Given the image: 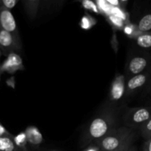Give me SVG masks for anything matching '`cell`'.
Listing matches in <instances>:
<instances>
[{
	"label": "cell",
	"mask_w": 151,
	"mask_h": 151,
	"mask_svg": "<svg viewBox=\"0 0 151 151\" xmlns=\"http://www.w3.org/2000/svg\"><path fill=\"white\" fill-rule=\"evenodd\" d=\"M82 4L83 7L86 9L87 10H91V11L94 12L95 13H100L99 11V9L97 7V4H96L94 1H88V0H85V1H83L81 2Z\"/></svg>",
	"instance_id": "cell-18"
},
{
	"label": "cell",
	"mask_w": 151,
	"mask_h": 151,
	"mask_svg": "<svg viewBox=\"0 0 151 151\" xmlns=\"http://www.w3.org/2000/svg\"><path fill=\"white\" fill-rule=\"evenodd\" d=\"M149 138H151V134H150V135H149V136H148V137H147V139H149Z\"/></svg>",
	"instance_id": "cell-29"
},
{
	"label": "cell",
	"mask_w": 151,
	"mask_h": 151,
	"mask_svg": "<svg viewBox=\"0 0 151 151\" xmlns=\"http://www.w3.org/2000/svg\"><path fill=\"white\" fill-rule=\"evenodd\" d=\"M128 151H137V147H136V146L132 145L131 147H130L129 150H128Z\"/></svg>",
	"instance_id": "cell-28"
},
{
	"label": "cell",
	"mask_w": 151,
	"mask_h": 151,
	"mask_svg": "<svg viewBox=\"0 0 151 151\" xmlns=\"http://www.w3.org/2000/svg\"><path fill=\"white\" fill-rule=\"evenodd\" d=\"M18 44L10 33L0 28V51L4 55L7 56L10 53H16L19 51Z\"/></svg>",
	"instance_id": "cell-8"
},
{
	"label": "cell",
	"mask_w": 151,
	"mask_h": 151,
	"mask_svg": "<svg viewBox=\"0 0 151 151\" xmlns=\"http://www.w3.org/2000/svg\"><path fill=\"white\" fill-rule=\"evenodd\" d=\"M100 151H102V150H100Z\"/></svg>",
	"instance_id": "cell-33"
},
{
	"label": "cell",
	"mask_w": 151,
	"mask_h": 151,
	"mask_svg": "<svg viewBox=\"0 0 151 151\" xmlns=\"http://www.w3.org/2000/svg\"><path fill=\"white\" fill-rule=\"evenodd\" d=\"M13 134H10L5 128L2 125V124L0 122V137H9V136H12Z\"/></svg>",
	"instance_id": "cell-23"
},
{
	"label": "cell",
	"mask_w": 151,
	"mask_h": 151,
	"mask_svg": "<svg viewBox=\"0 0 151 151\" xmlns=\"http://www.w3.org/2000/svg\"><path fill=\"white\" fill-rule=\"evenodd\" d=\"M48 151H59V150H50Z\"/></svg>",
	"instance_id": "cell-30"
},
{
	"label": "cell",
	"mask_w": 151,
	"mask_h": 151,
	"mask_svg": "<svg viewBox=\"0 0 151 151\" xmlns=\"http://www.w3.org/2000/svg\"><path fill=\"white\" fill-rule=\"evenodd\" d=\"M100 147L96 144H91L87 147L83 151H100Z\"/></svg>",
	"instance_id": "cell-25"
},
{
	"label": "cell",
	"mask_w": 151,
	"mask_h": 151,
	"mask_svg": "<svg viewBox=\"0 0 151 151\" xmlns=\"http://www.w3.org/2000/svg\"><path fill=\"white\" fill-rule=\"evenodd\" d=\"M97 4V7L99 9V11L100 12H104V13H109V14L111 13V7L109 4V3L106 1H97L96 2Z\"/></svg>",
	"instance_id": "cell-19"
},
{
	"label": "cell",
	"mask_w": 151,
	"mask_h": 151,
	"mask_svg": "<svg viewBox=\"0 0 151 151\" xmlns=\"http://www.w3.org/2000/svg\"><path fill=\"white\" fill-rule=\"evenodd\" d=\"M136 137H137V135L131 137V138L129 139H128V141L123 145H122L120 147H119V148L116 149V150L114 151H128L129 150L130 147H131V146L133 145V144H134V141H135L136 139Z\"/></svg>",
	"instance_id": "cell-22"
},
{
	"label": "cell",
	"mask_w": 151,
	"mask_h": 151,
	"mask_svg": "<svg viewBox=\"0 0 151 151\" xmlns=\"http://www.w3.org/2000/svg\"><path fill=\"white\" fill-rule=\"evenodd\" d=\"M28 145L33 148L38 147L42 144L44 139L39 130L35 126H29L25 130Z\"/></svg>",
	"instance_id": "cell-10"
},
{
	"label": "cell",
	"mask_w": 151,
	"mask_h": 151,
	"mask_svg": "<svg viewBox=\"0 0 151 151\" xmlns=\"http://www.w3.org/2000/svg\"><path fill=\"white\" fill-rule=\"evenodd\" d=\"M13 140L16 145L21 151H28L27 139L24 131H22L16 136H14Z\"/></svg>",
	"instance_id": "cell-15"
},
{
	"label": "cell",
	"mask_w": 151,
	"mask_h": 151,
	"mask_svg": "<svg viewBox=\"0 0 151 151\" xmlns=\"http://www.w3.org/2000/svg\"><path fill=\"white\" fill-rule=\"evenodd\" d=\"M151 94V78L149 81V82L147 83V84L146 85V86L144 88V94Z\"/></svg>",
	"instance_id": "cell-26"
},
{
	"label": "cell",
	"mask_w": 151,
	"mask_h": 151,
	"mask_svg": "<svg viewBox=\"0 0 151 151\" xmlns=\"http://www.w3.org/2000/svg\"><path fill=\"white\" fill-rule=\"evenodd\" d=\"M139 132L142 137L144 139H147L148 136L151 134V116L150 119L145 122L139 128Z\"/></svg>",
	"instance_id": "cell-17"
},
{
	"label": "cell",
	"mask_w": 151,
	"mask_h": 151,
	"mask_svg": "<svg viewBox=\"0 0 151 151\" xmlns=\"http://www.w3.org/2000/svg\"><path fill=\"white\" fill-rule=\"evenodd\" d=\"M123 30L125 32V34H127L128 35H131L133 34V32H134V29L129 25H126V26L124 27Z\"/></svg>",
	"instance_id": "cell-27"
},
{
	"label": "cell",
	"mask_w": 151,
	"mask_h": 151,
	"mask_svg": "<svg viewBox=\"0 0 151 151\" xmlns=\"http://www.w3.org/2000/svg\"><path fill=\"white\" fill-rule=\"evenodd\" d=\"M137 29L142 33L151 31V13L143 16L137 24Z\"/></svg>",
	"instance_id": "cell-14"
},
{
	"label": "cell",
	"mask_w": 151,
	"mask_h": 151,
	"mask_svg": "<svg viewBox=\"0 0 151 151\" xmlns=\"http://www.w3.org/2000/svg\"><path fill=\"white\" fill-rule=\"evenodd\" d=\"M1 69H0V75H1Z\"/></svg>",
	"instance_id": "cell-31"
},
{
	"label": "cell",
	"mask_w": 151,
	"mask_h": 151,
	"mask_svg": "<svg viewBox=\"0 0 151 151\" xmlns=\"http://www.w3.org/2000/svg\"><path fill=\"white\" fill-rule=\"evenodd\" d=\"M119 108L105 103L98 114L87 125L81 144L82 147L94 144L119 127Z\"/></svg>",
	"instance_id": "cell-1"
},
{
	"label": "cell",
	"mask_w": 151,
	"mask_h": 151,
	"mask_svg": "<svg viewBox=\"0 0 151 151\" xmlns=\"http://www.w3.org/2000/svg\"><path fill=\"white\" fill-rule=\"evenodd\" d=\"M81 27L83 29H89L96 24V21L89 15L86 14L81 20Z\"/></svg>",
	"instance_id": "cell-16"
},
{
	"label": "cell",
	"mask_w": 151,
	"mask_h": 151,
	"mask_svg": "<svg viewBox=\"0 0 151 151\" xmlns=\"http://www.w3.org/2000/svg\"><path fill=\"white\" fill-rule=\"evenodd\" d=\"M109 19L111 23L113 25H114L117 28H122L123 27V20L119 19L117 16H114V15L109 14Z\"/></svg>",
	"instance_id": "cell-21"
},
{
	"label": "cell",
	"mask_w": 151,
	"mask_h": 151,
	"mask_svg": "<svg viewBox=\"0 0 151 151\" xmlns=\"http://www.w3.org/2000/svg\"><path fill=\"white\" fill-rule=\"evenodd\" d=\"M151 116V106L130 108L122 115L124 126L131 129H139Z\"/></svg>",
	"instance_id": "cell-3"
},
{
	"label": "cell",
	"mask_w": 151,
	"mask_h": 151,
	"mask_svg": "<svg viewBox=\"0 0 151 151\" xmlns=\"http://www.w3.org/2000/svg\"><path fill=\"white\" fill-rule=\"evenodd\" d=\"M14 136L0 137V151H21L13 140Z\"/></svg>",
	"instance_id": "cell-12"
},
{
	"label": "cell",
	"mask_w": 151,
	"mask_h": 151,
	"mask_svg": "<svg viewBox=\"0 0 151 151\" xmlns=\"http://www.w3.org/2000/svg\"><path fill=\"white\" fill-rule=\"evenodd\" d=\"M22 3L24 4V8L29 19H35L39 12L42 1L39 0H24L22 1Z\"/></svg>",
	"instance_id": "cell-11"
},
{
	"label": "cell",
	"mask_w": 151,
	"mask_h": 151,
	"mask_svg": "<svg viewBox=\"0 0 151 151\" xmlns=\"http://www.w3.org/2000/svg\"><path fill=\"white\" fill-rule=\"evenodd\" d=\"M143 151H151V138L145 139L143 146Z\"/></svg>",
	"instance_id": "cell-24"
},
{
	"label": "cell",
	"mask_w": 151,
	"mask_h": 151,
	"mask_svg": "<svg viewBox=\"0 0 151 151\" xmlns=\"http://www.w3.org/2000/svg\"><path fill=\"white\" fill-rule=\"evenodd\" d=\"M151 56L148 54H136L128 60L125 66V78H131L134 75L145 72L150 69Z\"/></svg>",
	"instance_id": "cell-5"
},
{
	"label": "cell",
	"mask_w": 151,
	"mask_h": 151,
	"mask_svg": "<svg viewBox=\"0 0 151 151\" xmlns=\"http://www.w3.org/2000/svg\"><path fill=\"white\" fill-rule=\"evenodd\" d=\"M19 0H0V7H4L10 10L16 5Z\"/></svg>",
	"instance_id": "cell-20"
},
{
	"label": "cell",
	"mask_w": 151,
	"mask_h": 151,
	"mask_svg": "<svg viewBox=\"0 0 151 151\" xmlns=\"http://www.w3.org/2000/svg\"><path fill=\"white\" fill-rule=\"evenodd\" d=\"M151 78V68L145 72L134 75L126 79L125 83V98L134 95V94L144 88Z\"/></svg>",
	"instance_id": "cell-7"
},
{
	"label": "cell",
	"mask_w": 151,
	"mask_h": 151,
	"mask_svg": "<svg viewBox=\"0 0 151 151\" xmlns=\"http://www.w3.org/2000/svg\"><path fill=\"white\" fill-rule=\"evenodd\" d=\"M0 28L11 34L19 48L22 49V43L16 20L11 11L4 7H0Z\"/></svg>",
	"instance_id": "cell-6"
},
{
	"label": "cell",
	"mask_w": 151,
	"mask_h": 151,
	"mask_svg": "<svg viewBox=\"0 0 151 151\" xmlns=\"http://www.w3.org/2000/svg\"><path fill=\"white\" fill-rule=\"evenodd\" d=\"M1 51H0V56H1Z\"/></svg>",
	"instance_id": "cell-32"
},
{
	"label": "cell",
	"mask_w": 151,
	"mask_h": 151,
	"mask_svg": "<svg viewBox=\"0 0 151 151\" xmlns=\"http://www.w3.org/2000/svg\"><path fill=\"white\" fill-rule=\"evenodd\" d=\"M137 45L143 49L151 48V32H143L136 37Z\"/></svg>",
	"instance_id": "cell-13"
},
{
	"label": "cell",
	"mask_w": 151,
	"mask_h": 151,
	"mask_svg": "<svg viewBox=\"0 0 151 151\" xmlns=\"http://www.w3.org/2000/svg\"><path fill=\"white\" fill-rule=\"evenodd\" d=\"M125 83L126 78L125 76L117 73L114 78L109 90L107 104L119 108L125 100Z\"/></svg>",
	"instance_id": "cell-4"
},
{
	"label": "cell",
	"mask_w": 151,
	"mask_h": 151,
	"mask_svg": "<svg viewBox=\"0 0 151 151\" xmlns=\"http://www.w3.org/2000/svg\"><path fill=\"white\" fill-rule=\"evenodd\" d=\"M136 135L137 133L134 130L124 125L119 126L94 144L97 145L102 151H114Z\"/></svg>",
	"instance_id": "cell-2"
},
{
	"label": "cell",
	"mask_w": 151,
	"mask_h": 151,
	"mask_svg": "<svg viewBox=\"0 0 151 151\" xmlns=\"http://www.w3.org/2000/svg\"><path fill=\"white\" fill-rule=\"evenodd\" d=\"M23 69V62L22 58L16 53H10L7 55V58L0 65L1 72H7L13 73L18 69Z\"/></svg>",
	"instance_id": "cell-9"
}]
</instances>
